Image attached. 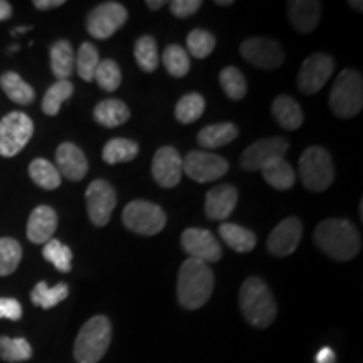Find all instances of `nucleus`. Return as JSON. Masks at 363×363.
Returning a JSON list of instances; mask_svg holds the SVG:
<instances>
[{"label": "nucleus", "mask_w": 363, "mask_h": 363, "mask_svg": "<svg viewBox=\"0 0 363 363\" xmlns=\"http://www.w3.org/2000/svg\"><path fill=\"white\" fill-rule=\"evenodd\" d=\"M315 244L330 259L345 262L360 252L362 239L357 227L347 219H326L315 230Z\"/></svg>", "instance_id": "1"}, {"label": "nucleus", "mask_w": 363, "mask_h": 363, "mask_svg": "<svg viewBox=\"0 0 363 363\" xmlns=\"http://www.w3.org/2000/svg\"><path fill=\"white\" fill-rule=\"evenodd\" d=\"M214 289V272L206 262L192 259L182 262L177 283V296L185 310H199L211 298Z\"/></svg>", "instance_id": "2"}, {"label": "nucleus", "mask_w": 363, "mask_h": 363, "mask_svg": "<svg viewBox=\"0 0 363 363\" xmlns=\"http://www.w3.org/2000/svg\"><path fill=\"white\" fill-rule=\"evenodd\" d=\"M239 303L247 323L256 328H267L274 321L276 313H278L271 289L267 288L264 281L256 276L247 278L240 286Z\"/></svg>", "instance_id": "3"}, {"label": "nucleus", "mask_w": 363, "mask_h": 363, "mask_svg": "<svg viewBox=\"0 0 363 363\" xmlns=\"http://www.w3.org/2000/svg\"><path fill=\"white\" fill-rule=\"evenodd\" d=\"M111 343V323L106 316L96 315L81 326L74 343L78 363H98L106 355Z\"/></svg>", "instance_id": "4"}, {"label": "nucleus", "mask_w": 363, "mask_h": 363, "mask_svg": "<svg viewBox=\"0 0 363 363\" xmlns=\"http://www.w3.org/2000/svg\"><path fill=\"white\" fill-rule=\"evenodd\" d=\"M363 106V81L360 72L345 69L338 74L330 94V108L338 118H353Z\"/></svg>", "instance_id": "5"}, {"label": "nucleus", "mask_w": 363, "mask_h": 363, "mask_svg": "<svg viewBox=\"0 0 363 363\" xmlns=\"http://www.w3.org/2000/svg\"><path fill=\"white\" fill-rule=\"evenodd\" d=\"M299 177L311 192H323L333 184V162L323 147H310L299 158Z\"/></svg>", "instance_id": "6"}, {"label": "nucleus", "mask_w": 363, "mask_h": 363, "mask_svg": "<svg viewBox=\"0 0 363 363\" xmlns=\"http://www.w3.org/2000/svg\"><path fill=\"white\" fill-rule=\"evenodd\" d=\"M34 135V123L26 113L12 111L0 120V157L21 153Z\"/></svg>", "instance_id": "7"}, {"label": "nucleus", "mask_w": 363, "mask_h": 363, "mask_svg": "<svg viewBox=\"0 0 363 363\" xmlns=\"http://www.w3.org/2000/svg\"><path fill=\"white\" fill-rule=\"evenodd\" d=\"M123 224L138 235H155L163 230L167 216L157 203L148 201H133L123 208Z\"/></svg>", "instance_id": "8"}, {"label": "nucleus", "mask_w": 363, "mask_h": 363, "mask_svg": "<svg viewBox=\"0 0 363 363\" xmlns=\"http://www.w3.org/2000/svg\"><path fill=\"white\" fill-rule=\"evenodd\" d=\"M128 21V11L118 2H103L88 13L86 29L91 38L104 40Z\"/></svg>", "instance_id": "9"}, {"label": "nucleus", "mask_w": 363, "mask_h": 363, "mask_svg": "<svg viewBox=\"0 0 363 363\" xmlns=\"http://www.w3.org/2000/svg\"><path fill=\"white\" fill-rule=\"evenodd\" d=\"M182 170L192 180L199 182V184H206V182L222 179L229 170V163L225 158L216 155V153L195 150L182 160Z\"/></svg>", "instance_id": "10"}, {"label": "nucleus", "mask_w": 363, "mask_h": 363, "mask_svg": "<svg viewBox=\"0 0 363 363\" xmlns=\"http://www.w3.org/2000/svg\"><path fill=\"white\" fill-rule=\"evenodd\" d=\"M116 192L110 182L96 179L86 189V203L91 222L98 227H104L110 222L113 211L116 207Z\"/></svg>", "instance_id": "11"}, {"label": "nucleus", "mask_w": 363, "mask_h": 363, "mask_svg": "<svg viewBox=\"0 0 363 363\" xmlns=\"http://www.w3.org/2000/svg\"><path fill=\"white\" fill-rule=\"evenodd\" d=\"M335 61L325 52H315L303 62L298 72V88L306 94H315L328 83L333 74Z\"/></svg>", "instance_id": "12"}, {"label": "nucleus", "mask_w": 363, "mask_h": 363, "mask_svg": "<svg viewBox=\"0 0 363 363\" xmlns=\"http://www.w3.org/2000/svg\"><path fill=\"white\" fill-rule=\"evenodd\" d=\"M240 54L259 69H278L284 62V51L276 40L267 38H249L240 45Z\"/></svg>", "instance_id": "13"}, {"label": "nucleus", "mask_w": 363, "mask_h": 363, "mask_svg": "<svg viewBox=\"0 0 363 363\" xmlns=\"http://www.w3.org/2000/svg\"><path fill=\"white\" fill-rule=\"evenodd\" d=\"M182 247L192 259L208 262H217L222 257V247L216 235L201 227H189L182 234Z\"/></svg>", "instance_id": "14"}, {"label": "nucleus", "mask_w": 363, "mask_h": 363, "mask_svg": "<svg viewBox=\"0 0 363 363\" xmlns=\"http://www.w3.org/2000/svg\"><path fill=\"white\" fill-rule=\"evenodd\" d=\"M288 147V140L281 138V136L257 140L244 150L242 157H240V165L249 172L262 170L267 163L278 160V158H284Z\"/></svg>", "instance_id": "15"}, {"label": "nucleus", "mask_w": 363, "mask_h": 363, "mask_svg": "<svg viewBox=\"0 0 363 363\" xmlns=\"http://www.w3.org/2000/svg\"><path fill=\"white\" fill-rule=\"evenodd\" d=\"M303 235V224L298 217H288L272 229L267 238V251L276 257H286L299 246Z\"/></svg>", "instance_id": "16"}, {"label": "nucleus", "mask_w": 363, "mask_h": 363, "mask_svg": "<svg viewBox=\"0 0 363 363\" xmlns=\"http://www.w3.org/2000/svg\"><path fill=\"white\" fill-rule=\"evenodd\" d=\"M182 157L174 147L157 150L152 160V175L160 187L174 189L182 179Z\"/></svg>", "instance_id": "17"}, {"label": "nucleus", "mask_w": 363, "mask_h": 363, "mask_svg": "<svg viewBox=\"0 0 363 363\" xmlns=\"http://www.w3.org/2000/svg\"><path fill=\"white\" fill-rule=\"evenodd\" d=\"M57 172L71 182L83 180L88 174V160L83 150L76 147L74 143H61L56 150Z\"/></svg>", "instance_id": "18"}, {"label": "nucleus", "mask_w": 363, "mask_h": 363, "mask_svg": "<svg viewBox=\"0 0 363 363\" xmlns=\"http://www.w3.org/2000/svg\"><path fill=\"white\" fill-rule=\"evenodd\" d=\"M57 229V214L52 207L39 206L27 220V239L34 244H45Z\"/></svg>", "instance_id": "19"}, {"label": "nucleus", "mask_w": 363, "mask_h": 363, "mask_svg": "<svg viewBox=\"0 0 363 363\" xmlns=\"http://www.w3.org/2000/svg\"><path fill=\"white\" fill-rule=\"evenodd\" d=\"M238 206V190L233 185L222 184L208 190L206 197V214L212 220H225Z\"/></svg>", "instance_id": "20"}, {"label": "nucleus", "mask_w": 363, "mask_h": 363, "mask_svg": "<svg viewBox=\"0 0 363 363\" xmlns=\"http://www.w3.org/2000/svg\"><path fill=\"white\" fill-rule=\"evenodd\" d=\"M288 16L294 29L301 34H311L320 24L321 2L315 0H293L288 4Z\"/></svg>", "instance_id": "21"}, {"label": "nucleus", "mask_w": 363, "mask_h": 363, "mask_svg": "<svg viewBox=\"0 0 363 363\" xmlns=\"http://www.w3.org/2000/svg\"><path fill=\"white\" fill-rule=\"evenodd\" d=\"M93 115L104 128H116L130 120V108L121 99H104L96 104Z\"/></svg>", "instance_id": "22"}, {"label": "nucleus", "mask_w": 363, "mask_h": 363, "mask_svg": "<svg viewBox=\"0 0 363 363\" xmlns=\"http://www.w3.org/2000/svg\"><path fill=\"white\" fill-rule=\"evenodd\" d=\"M272 116L284 130H298L305 121L301 106L289 96H278L272 101Z\"/></svg>", "instance_id": "23"}, {"label": "nucleus", "mask_w": 363, "mask_h": 363, "mask_svg": "<svg viewBox=\"0 0 363 363\" xmlns=\"http://www.w3.org/2000/svg\"><path fill=\"white\" fill-rule=\"evenodd\" d=\"M239 130L238 126L233 123H217V125H208L206 128L199 131L197 142L202 148L206 150H214L220 148L224 145H229L238 138Z\"/></svg>", "instance_id": "24"}, {"label": "nucleus", "mask_w": 363, "mask_h": 363, "mask_svg": "<svg viewBox=\"0 0 363 363\" xmlns=\"http://www.w3.org/2000/svg\"><path fill=\"white\" fill-rule=\"evenodd\" d=\"M219 234L224 242L235 252H251L256 247V234L238 224H222Z\"/></svg>", "instance_id": "25"}, {"label": "nucleus", "mask_w": 363, "mask_h": 363, "mask_svg": "<svg viewBox=\"0 0 363 363\" xmlns=\"http://www.w3.org/2000/svg\"><path fill=\"white\" fill-rule=\"evenodd\" d=\"M74 51L69 40H57L51 48V69L57 81L69 78L74 71Z\"/></svg>", "instance_id": "26"}, {"label": "nucleus", "mask_w": 363, "mask_h": 363, "mask_svg": "<svg viewBox=\"0 0 363 363\" xmlns=\"http://www.w3.org/2000/svg\"><path fill=\"white\" fill-rule=\"evenodd\" d=\"M67 294H69V286L66 283H57L51 288L45 281H39L30 293V301L43 310H51L61 301H65Z\"/></svg>", "instance_id": "27"}, {"label": "nucleus", "mask_w": 363, "mask_h": 363, "mask_svg": "<svg viewBox=\"0 0 363 363\" xmlns=\"http://www.w3.org/2000/svg\"><path fill=\"white\" fill-rule=\"evenodd\" d=\"M262 177L276 190L291 189L296 182V172L284 158H278V160L267 163L262 169Z\"/></svg>", "instance_id": "28"}, {"label": "nucleus", "mask_w": 363, "mask_h": 363, "mask_svg": "<svg viewBox=\"0 0 363 363\" xmlns=\"http://www.w3.org/2000/svg\"><path fill=\"white\" fill-rule=\"evenodd\" d=\"M0 86L4 93L17 104H30L35 98V91L30 84H27L17 72L7 71L0 76Z\"/></svg>", "instance_id": "29"}, {"label": "nucleus", "mask_w": 363, "mask_h": 363, "mask_svg": "<svg viewBox=\"0 0 363 363\" xmlns=\"http://www.w3.org/2000/svg\"><path fill=\"white\" fill-rule=\"evenodd\" d=\"M140 148L133 140L128 138H113L104 145L103 160L108 165H116V163H125L135 160L138 155Z\"/></svg>", "instance_id": "30"}, {"label": "nucleus", "mask_w": 363, "mask_h": 363, "mask_svg": "<svg viewBox=\"0 0 363 363\" xmlns=\"http://www.w3.org/2000/svg\"><path fill=\"white\" fill-rule=\"evenodd\" d=\"M29 177L44 190H54L61 185V174H59L56 165L45 158H35L29 165Z\"/></svg>", "instance_id": "31"}, {"label": "nucleus", "mask_w": 363, "mask_h": 363, "mask_svg": "<svg viewBox=\"0 0 363 363\" xmlns=\"http://www.w3.org/2000/svg\"><path fill=\"white\" fill-rule=\"evenodd\" d=\"M206 110V99L199 93H189L179 99L175 106V118L184 125L197 121Z\"/></svg>", "instance_id": "32"}, {"label": "nucleus", "mask_w": 363, "mask_h": 363, "mask_svg": "<svg viewBox=\"0 0 363 363\" xmlns=\"http://www.w3.org/2000/svg\"><path fill=\"white\" fill-rule=\"evenodd\" d=\"M135 61L145 72H153L158 67V48L157 40L152 35H142L135 44Z\"/></svg>", "instance_id": "33"}, {"label": "nucleus", "mask_w": 363, "mask_h": 363, "mask_svg": "<svg viewBox=\"0 0 363 363\" xmlns=\"http://www.w3.org/2000/svg\"><path fill=\"white\" fill-rule=\"evenodd\" d=\"M72 91H74V86H72L67 79L56 81L51 88L45 91L43 104H40L43 111L49 116H56L59 110H61L62 103L72 94Z\"/></svg>", "instance_id": "34"}, {"label": "nucleus", "mask_w": 363, "mask_h": 363, "mask_svg": "<svg viewBox=\"0 0 363 363\" xmlns=\"http://www.w3.org/2000/svg\"><path fill=\"white\" fill-rule=\"evenodd\" d=\"M220 86L224 89V93L227 94V98L234 99V101H239L246 96L247 93V83L244 74L240 72L238 67L234 66H227L220 71L219 76Z\"/></svg>", "instance_id": "35"}, {"label": "nucleus", "mask_w": 363, "mask_h": 363, "mask_svg": "<svg viewBox=\"0 0 363 363\" xmlns=\"http://www.w3.org/2000/svg\"><path fill=\"white\" fill-rule=\"evenodd\" d=\"M162 62L163 66H165V69L169 71V74L175 76V78H184V76L190 71L189 52L185 51L182 45H169V48L163 51Z\"/></svg>", "instance_id": "36"}, {"label": "nucleus", "mask_w": 363, "mask_h": 363, "mask_svg": "<svg viewBox=\"0 0 363 363\" xmlns=\"http://www.w3.org/2000/svg\"><path fill=\"white\" fill-rule=\"evenodd\" d=\"M43 256L45 261H49L51 264L61 272H69L72 267V251L66 244H62L61 240L51 239L44 244Z\"/></svg>", "instance_id": "37"}, {"label": "nucleus", "mask_w": 363, "mask_h": 363, "mask_svg": "<svg viewBox=\"0 0 363 363\" xmlns=\"http://www.w3.org/2000/svg\"><path fill=\"white\" fill-rule=\"evenodd\" d=\"M33 357V347L26 338L0 337V358L6 362H26Z\"/></svg>", "instance_id": "38"}, {"label": "nucleus", "mask_w": 363, "mask_h": 363, "mask_svg": "<svg viewBox=\"0 0 363 363\" xmlns=\"http://www.w3.org/2000/svg\"><path fill=\"white\" fill-rule=\"evenodd\" d=\"M76 69H78L79 78L89 83L94 79V72L98 69L99 65V54L98 49L91 43L81 44L78 56H76Z\"/></svg>", "instance_id": "39"}, {"label": "nucleus", "mask_w": 363, "mask_h": 363, "mask_svg": "<svg viewBox=\"0 0 363 363\" xmlns=\"http://www.w3.org/2000/svg\"><path fill=\"white\" fill-rule=\"evenodd\" d=\"M22 259V247L16 239H0V276H11Z\"/></svg>", "instance_id": "40"}, {"label": "nucleus", "mask_w": 363, "mask_h": 363, "mask_svg": "<svg viewBox=\"0 0 363 363\" xmlns=\"http://www.w3.org/2000/svg\"><path fill=\"white\" fill-rule=\"evenodd\" d=\"M94 79L99 84V88L106 93L116 91L121 84V69L113 59H104L99 61L98 69L94 72Z\"/></svg>", "instance_id": "41"}, {"label": "nucleus", "mask_w": 363, "mask_h": 363, "mask_svg": "<svg viewBox=\"0 0 363 363\" xmlns=\"http://www.w3.org/2000/svg\"><path fill=\"white\" fill-rule=\"evenodd\" d=\"M187 48L194 57L203 59L211 56L212 51H214L216 38L203 29H194L187 35Z\"/></svg>", "instance_id": "42"}, {"label": "nucleus", "mask_w": 363, "mask_h": 363, "mask_svg": "<svg viewBox=\"0 0 363 363\" xmlns=\"http://www.w3.org/2000/svg\"><path fill=\"white\" fill-rule=\"evenodd\" d=\"M169 7L175 17L184 19V17L194 16L202 7V2L201 0H174L169 4Z\"/></svg>", "instance_id": "43"}, {"label": "nucleus", "mask_w": 363, "mask_h": 363, "mask_svg": "<svg viewBox=\"0 0 363 363\" xmlns=\"http://www.w3.org/2000/svg\"><path fill=\"white\" fill-rule=\"evenodd\" d=\"M6 318L11 321H19L22 318V306L13 298H0V320Z\"/></svg>", "instance_id": "44"}, {"label": "nucleus", "mask_w": 363, "mask_h": 363, "mask_svg": "<svg viewBox=\"0 0 363 363\" xmlns=\"http://www.w3.org/2000/svg\"><path fill=\"white\" fill-rule=\"evenodd\" d=\"M315 362L316 363H337V357H335V352L331 350L330 347H323L320 352L316 353Z\"/></svg>", "instance_id": "45"}, {"label": "nucleus", "mask_w": 363, "mask_h": 363, "mask_svg": "<svg viewBox=\"0 0 363 363\" xmlns=\"http://www.w3.org/2000/svg\"><path fill=\"white\" fill-rule=\"evenodd\" d=\"M61 6H65V0H34V7L39 11H49Z\"/></svg>", "instance_id": "46"}, {"label": "nucleus", "mask_w": 363, "mask_h": 363, "mask_svg": "<svg viewBox=\"0 0 363 363\" xmlns=\"http://www.w3.org/2000/svg\"><path fill=\"white\" fill-rule=\"evenodd\" d=\"M12 16V6L6 0H0V22L11 19Z\"/></svg>", "instance_id": "47"}, {"label": "nucleus", "mask_w": 363, "mask_h": 363, "mask_svg": "<svg viewBox=\"0 0 363 363\" xmlns=\"http://www.w3.org/2000/svg\"><path fill=\"white\" fill-rule=\"evenodd\" d=\"M147 7L152 9V11H158V9H162L163 6H165V2L163 0H157V2H153V0H147Z\"/></svg>", "instance_id": "48"}, {"label": "nucleus", "mask_w": 363, "mask_h": 363, "mask_svg": "<svg viewBox=\"0 0 363 363\" xmlns=\"http://www.w3.org/2000/svg\"><path fill=\"white\" fill-rule=\"evenodd\" d=\"M30 29H33V27H30V26H26V27H16V29L12 30V34H13V35H17V34H24V33H29Z\"/></svg>", "instance_id": "49"}, {"label": "nucleus", "mask_w": 363, "mask_h": 363, "mask_svg": "<svg viewBox=\"0 0 363 363\" xmlns=\"http://www.w3.org/2000/svg\"><path fill=\"white\" fill-rule=\"evenodd\" d=\"M217 6H222V7H227V6H233V0H216Z\"/></svg>", "instance_id": "50"}, {"label": "nucleus", "mask_w": 363, "mask_h": 363, "mask_svg": "<svg viewBox=\"0 0 363 363\" xmlns=\"http://www.w3.org/2000/svg\"><path fill=\"white\" fill-rule=\"evenodd\" d=\"M350 6L355 9V11H358V12H362V6L363 4L362 2H350Z\"/></svg>", "instance_id": "51"}, {"label": "nucleus", "mask_w": 363, "mask_h": 363, "mask_svg": "<svg viewBox=\"0 0 363 363\" xmlns=\"http://www.w3.org/2000/svg\"><path fill=\"white\" fill-rule=\"evenodd\" d=\"M16 51H19V45H17V44H12V45H11V49H9V52H16Z\"/></svg>", "instance_id": "52"}]
</instances>
